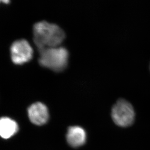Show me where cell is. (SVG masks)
<instances>
[{"label": "cell", "instance_id": "8992f818", "mask_svg": "<svg viewBox=\"0 0 150 150\" xmlns=\"http://www.w3.org/2000/svg\"><path fill=\"white\" fill-rule=\"evenodd\" d=\"M66 138L70 146L74 148L79 147L83 145L86 142V133L80 126H71L68 128Z\"/></svg>", "mask_w": 150, "mask_h": 150}, {"label": "cell", "instance_id": "277c9868", "mask_svg": "<svg viewBox=\"0 0 150 150\" xmlns=\"http://www.w3.org/2000/svg\"><path fill=\"white\" fill-rule=\"evenodd\" d=\"M10 55L12 62L22 65L32 59L33 50L28 40L20 39L13 42L10 47Z\"/></svg>", "mask_w": 150, "mask_h": 150}, {"label": "cell", "instance_id": "6da1fadb", "mask_svg": "<svg viewBox=\"0 0 150 150\" xmlns=\"http://www.w3.org/2000/svg\"><path fill=\"white\" fill-rule=\"evenodd\" d=\"M33 34L34 42L39 51L59 46L66 37L65 32L59 25L45 21L34 24Z\"/></svg>", "mask_w": 150, "mask_h": 150}, {"label": "cell", "instance_id": "3957f363", "mask_svg": "<svg viewBox=\"0 0 150 150\" xmlns=\"http://www.w3.org/2000/svg\"><path fill=\"white\" fill-rule=\"evenodd\" d=\"M134 109L130 103L125 100H119L112 110V117L117 125L127 127L131 125L134 120Z\"/></svg>", "mask_w": 150, "mask_h": 150}, {"label": "cell", "instance_id": "5b68a950", "mask_svg": "<svg viewBox=\"0 0 150 150\" xmlns=\"http://www.w3.org/2000/svg\"><path fill=\"white\" fill-rule=\"evenodd\" d=\"M28 115L31 122L36 125H43L49 120L47 107L42 103H36L29 106Z\"/></svg>", "mask_w": 150, "mask_h": 150}, {"label": "cell", "instance_id": "52a82bcc", "mask_svg": "<svg viewBox=\"0 0 150 150\" xmlns=\"http://www.w3.org/2000/svg\"><path fill=\"white\" fill-rule=\"evenodd\" d=\"M19 131V126L16 121L8 117L0 118V137L3 139H10Z\"/></svg>", "mask_w": 150, "mask_h": 150}, {"label": "cell", "instance_id": "ba28073f", "mask_svg": "<svg viewBox=\"0 0 150 150\" xmlns=\"http://www.w3.org/2000/svg\"><path fill=\"white\" fill-rule=\"evenodd\" d=\"M10 2V0H0V4L3 3L4 4H9Z\"/></svg>", "mask_w": 150, "mask_h": 150}, {"label": "cell", "instance_id": "7a4b0ae2", "mask_svg": "<svg viewBox=\"0 0 150 150\" xmlns=\"http://www.w3.org/2000/svg\"><path fill=\"white\" fill-rule=\"evenodd\" d=\"M39 64L56 72L64 71L68 65L69 52L62 46L45 48L39 51Z\"/></svg>", "mask_w": 150, "mask_h": 150}]
</instances>
